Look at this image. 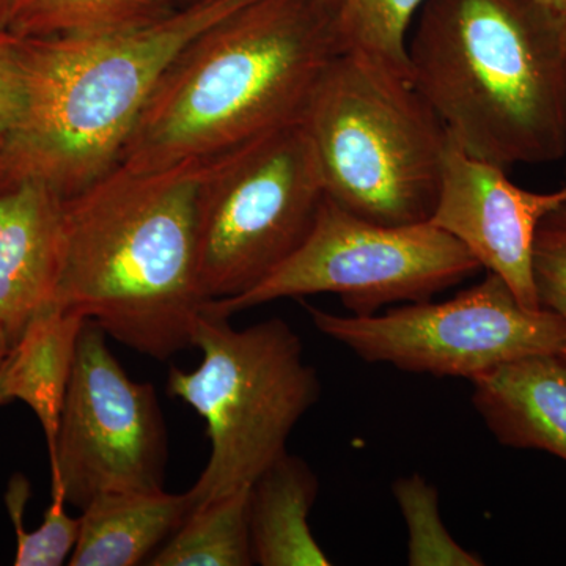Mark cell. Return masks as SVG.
Returning a JSON list of instances; mask_svg holds the SVG:
<instances>
[{
  "mask_svg": "<svg viewBox=\"0 0 566 566\" xmlns=\"http://www.w3.org/2000/svg\"><path fill=\"white\" fill-rule=\"evenodd\" d=\"M208 163L150 172L117 164L65 199L54 307L161 363L193 348L208 303L197 270V191Z\"/></svg>",
  "mask_w": 566,
  "mask_h": 566,
  "instance_id": "cell-1",
  "label": "cell"
},
{
  "mask_svg": "<svg viewBox=\"0 0 566 566\" xmlns=\"http://www.w3.org/2000/svg\"><path fill=\"white\" fill-rule=\"evenodd\" d=\"M337 54L316 0H249L175 55L118 164L150 172L208 161L303 120Z\"/></svg>",
  "mask_w": 566,
  "mask_h": 566,
  "instance_id": "cell-2",
  "label": "cell"
},
{
  "mask_svg": "<svg viewBox=\"0 0 566 566\" xmlns=\"http://www.w3.org/2000/svg\"><path fill=\"white\" fill-rule=\"evenodd\" d=\"M409 80L472 158L502 169L566 155V20L542 0H427Z\"/></svg>",
  "mask_w": 566,
  "mask_h": 566,
  "instance_id": "cell-3",
  "label": "cell"
},
{
  "mask_svg": "<svg viewBox=\"0 0 566 566\" xmlns=\"http://www.w3.org/2000/svg\"><path fill=\"white\" fill-rule=\"evenodd\" d=\"M249 0H200L98 36L21 40L25 98L0 150V185L44 182L63 199L114 169L153 88L205 29Z\"/></svg>",
  "mask_w": 566,
  "mask_h": 566,
  "instance_id": "cell-4",
  "label": "cell"
},
{
  "mask_svg": "<svg viewBox=\"0 0 566 566\" xmlns=\"http://www.w3.org/2000/svg\"><path fill=\"white\" fill-rule=\"evenodd\" d=\"M303 122L327 199L382 226L430 221L450 139L411 81L337 54Z\"/></svg>",
  "mask_w": 566,
  "mask_h": 566,
  "instance_id": "cell-5",
  "label": "cell"
},
{
  "mask_svg": "<svg viewBox=\"0 0 566 566\" xmlns=\"http://www.w3.org/2000/svg\"><path fill=\"white\" fill-rule=\"evenodd\" d=\"M196 370L170 368L167 394L191 406L211 452L189 494L193 509L252 486L289 450L290 436L319 400L322 382L305 363L300 335L282 318L234 329L202 312L193 329Z\"/></svg>",
  "mask_w": 566,
  "mask_h": 566,
  "instance_id": "cell-6",
  "label": "cell"
},
{
  "mask_svg": "<svg viewBox=\"0 0 566 566\" xmlns=\"http://www.w3.org/2000/svg\"><path fill=\"white\" fill-rule=\"evenodd\" d=\"M324 197L304 122L210 159L197 191V270L208 301L263 282L311 233Z\"/></svg>",
  "mask_w": 566,
  "mask_h": 566,
  "instance_id": "cell-7",
  "label": "cell"
},
{
  "mask_svg": "<svg viewBox=\"0 0 566 566\" xmlns=\"http://www.w3.org/2000/svg\"><path fill=\"white\" fill-rule=\"evenodd\" d=\"M479 270L475 256L433 223L382 226L324 197L311 233L274 273L240 296L208 301L203 312L230 318L283 297L331 293L353 315L368 316L430 301Z\"/></svg>",
  "mask_w": 566,
  "mask_h": 566,
  "instance_id": "cell-8",
  "label": "cell"
},
{
  "mask_svg": "<svg viewBox=\"0 0 566 566\" xmlns=\"http://www.w3.org/2000/svg\"><path fill=\"white\" fill-rule=\"evenodd\" d=\"M319 333L371 364L408 374L476 378L538 354H564L566 326L527 308L499 275L444 303H406L382 314L344 316L304 304Z\"/></svg>",
  "mask_w": 566,
  "mask_h": 566,
  "instance_id": "cell-9",
  "label": "cell"
},
{
  "mask_svg": "<svg viewBox=\"0 0 566 566\" xmlns=\"http://www.w3.org/2000/svg\"><path fill=\"white\" fill-rule=\"evenodd\" d=\"M167 431L155 387L137 382L85 319L50 458L51 483L84 509L96 495L164 490Z\"/></svg>",
  "mask_w": 566,
  "mask_h": 566,
  "instance_id": "cell-10",
  "label": "cell"
},
{
  "mask_svg": "<svg viewBox=\"0 0 566 566\" xmlns=\"http://www.w3.org/2000/svg\"><path fill=\"white\" fill-rule=\"evenodd\" d=\"M565 202L566 177L557 191H527L513 185L502 167L472 158L449 142L438 203L428 222L460 241L524 307L542 308L532 275L535 234L547 212Z\"/></svg>",
  "mask_w": 566,
  "mask_h": 566,
  "instance_id": "cell-11",
  "label": "cell"
},
{
  "mask_svg": "<svg viewBox=\"0 0 566 566\" xmlns=\"http://www.w3.org/2000/svg\"><path fill=\"white\" fill-rule=\"evenodd\" d=\"M65 199L44 182L0 185V326L11 346L54 307L63 263Z\"/></svg>",
  "mask_w": 566,
  "mask_h": 566,
  "instance_id": "cell-12",
  "label": "cell"
},
{
  "mask_svg": "<svg viewBox=\"0 0 566 566\" xmlns=\"http://www.w3.org/2000/svg\"><path fill=\"white\" fill-rule=\"evenodd\" d=\"M472 403L499 444L566 461V357L538 354L471 379Z\"/></svg>",
  "mask_w": 566,
  "mask_h": 566,
  "instance_id": "cell-13",
  "label": "cell"
},
{
  "mask_svg": "<svg viewBox=\"0 0 566 566\" xmlns=\"http://www.w3.org/2000/svg\"><path fill=\"white\" fill-rule=\"evenodd\" d=\"M192 510L189 491L96 495L82 509L80 539L69 565H142L174 535Z\"/></svg>",
  "mask_w": 566,
  "mask_h": 566,
  "instance_id": "cell-14",
  "label": "cell"
},
{
  "mask_svg": "<svg viewBox=\"0 0 566 566\" xmlns=\"http://www.w3.org/2000/svg\"><path fill=\"white\" fill-rule=\"evenodd\" d=\"M319 483L303 458L289 452L271 464L249 493V527L255 564L262 566H329L316 543L308 515Z\"/></svg>",
  "mask_w": 566,
  "mask_h": 566,
  "instance_id": "cell-15",
  "label": "cell"
},
{
  "mask_svg": "<svg viewBox=\"0 0 566 566\" xmlns=\"http://www.w3.org/2000/svg\"><path fill=\"white\" fill-rule=\"evenodd\" d=\"M84 323L81 315L52 307L32 319L2 364L6 397L32 409L43 428L50 458Z\"/></svg>",
  "mask_w": 566,
  "mask_h": 566,
  "instance_id": "cell-16",
  "label": "cell"
},
{
  "mask_svg": "<svg viewBox=\"0 0 566 566\" xmlns=\"http://www.w3.org/2000/svg\"><path fill=\"white\" fill-rule=\"evenodd\" d=\"M180 7L178 0H17L7 31L21 40L109 35L153 24Z\"/></svg>",
  "mask_w": 566,
  "mask_h": 566,
  "instance_id": "cell-17",
  "label": "cell"
},
{
  "mask_svg": "<svg viewBox=\"0 0 566 566\" xmlns=\"http://www.w3.org/2000/svg\"><path fill=\"white\" fill-rule=\"evenodd\" d=\"M251 486L193 509L147 562L151 566H251Z\"/></svg>",
  "mask_w": 566,
  "mask_h": 566,
  "instance_id": "cell-18",
  "label": "cell"
},
{
  "mask_svg": "<svg viewBox=\"0 0 566 566\" xmlns=\"http://www.w3.org/2000/svg\"><path fill=\"white\" fill-rule=\"evenodd\" d=\"M424 2L337 0L331 13V28L338 54L357 55L409 80V33Z\"/></svg>",
  "mask_w": 566,
  "mask_h": 566,
  "instance_id": "cell-19",
  "label": "cell"
},
{
  "mask_svg": "<svg viewBox=\"0 0 566 566\" xmlns=\"http://www.w3.org/2000/svg\"><path fill=\"white\" fill-rule=\"evenodd\" d=\"M31 497V483L22 474L11 476L6 493L7 512L17 534V566H61L70 560L81 534V516L66 513L65 490L51 483V504L36 531H25L24 513Z\"/></svg>",
  "mask_w": 566,
  "mask_h": 566,
  "instance_id": "cell-20",
  "label": "cell"
},
{
  "mask_svg": "<svg viewBox=\"0 0 566 566\" xmlns=\"http://www.w3.org/2000/svg\"><path fill=\"white\" fill-rule=\"evenodd\" d=\"M394 494L409 531L411 566H480L482 558L469 553L450 536L441 513L438 491L422 475L401 476Z\"/></svg>",
  "mask_w": 566,
  "mask_h": 566,
  "instance_id": "cell-21",
  "label": "cell"
},
{
  "mask_svg": "<svg viewBox=\"0 0 566 566\" xmlns=\"http://www.w3.org/2000/svg\"><path fill=\"white\" fill-rule=\"evenodd\" d=\"M532 275L539 307L560 316L566 326V202L547 212L536 230Z\"/></svg>",
  "mask_w": 566,
  "mask_h": 566,
  "instance_id": "cell-22",
  "label": "cell"
},
{
  "mask_svg": "<svg viewBox=\"0 0 566 566\" xmlns=\"http://www.w3.org/2000/svg\"><path fill=\"white\" fill-rule=\"evenodd\" d=\"M24 98L21 40L0 29V150L20 122Z\"/></svg>",
  "mask_w": 566,
  "mask_h": 566,
  "instance_id": "cell-23",
  "label": "cell"
},
{
  "mask_svg": "<svg viewBox=\"0 0 566 566\" xmlns=\"http://www.w3.org/2000/svg\"><path fill=\"white\" fill-rule=\"evenodd\" d=\"M17 0H0V29L7 31Z\"/></svg>",
  "mask_w": 566,
  "mask_h": 566,
  "instance_id": "cell-24",
  "label": "cell"
},
{
  "mask_svg": "<svg viewBox=\"0 0 566 566\" xmlns=\"http://www.w3.org/2000/svg\"><path fill=\"white\" fill-rule=\"evenodd\" d=\"M11 352V342L9 335H7L6 329L0 326V365L3 364V360L7 359Z\"/></svg>",
  "mask_w": 566,
  "mask_h": 566,
  "instance_id": "cell-25",
  "label": "cell"
},
{
  "mask_svg": "<svg viewBox=\"0 0 566 566\" xmlns=\"http://www.w3.org/2000/svg\"><path fill=\"white\" fill-rule=\"evenodd\" d=\"M542 2L566 20V0H542Z\"/></svg>",
  "mask_w": 566,
  "mask_h": 566,
  "instance_id": "cell-26",
  "label": "cell"
},
{
  "mask_svg": "<svg viewBox=\"0 0 566 566\" xmlns=\"http://www.w3.org/2000/svg\"><path fill=\"white\" fill-rule=\"evenodd\" d=\"M316 2H318L319 6H322L323 9L326 10L327 13H329V17H331V13H333V10H334L335 3H337V0H316Z\"/></svg>",
  "mask_w": 566,
  "mask_h": 566,
  "instance_id": "cell-27",
  "label": "cell"
},
{
  "mask_svg": "<svg viewBox=\"0 0 566 566\" xmlns=\"http://www.w3.org/2000/svg\"><path fill=\"white\" fill-rule=\"evenodd\" d=\"M10 403L9 398L6 397L2 387V365H0V406Z\"/></svg>",
  "mask_w": 566,
  "mask_h": 566,
  "instance_id": "cell-28",
  "label": "cell"
},
{
  "mask_svg": "<svg viewBox=\"0 0 566 566\" xmlns=\"http://www.w3.org/2000/svg\"><path fill=\"white\" fill-rule=\"evenodd\" d=\"M178 2L182 3V6H186V3L200 2V0H178Z\"/></svg>",
  "mask_w": 566,
  "mask_h": 566,
  "instance_id": "cell-29",
  "label": "cell"
}]
</instances>
